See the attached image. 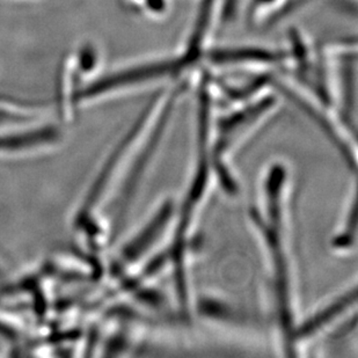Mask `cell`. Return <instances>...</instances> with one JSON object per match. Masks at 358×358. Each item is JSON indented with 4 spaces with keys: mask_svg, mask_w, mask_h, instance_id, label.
<instances>
[{
    "mask_svg": "<svg viewBox=\"0 0 358 358\" xmlns=\"http://www.w3.org/2000/svg\"><path fill=\"white\" fill-rule=\"evenodd\" d=\"M264 208L262 213H254L267 248L268 260L271 264L273 291L278 317V324L287 341V348H291V338L294 331L292 299H291V278L283 220V186L285 171L276 165L268 172L264 181Z\"/></svg>",
    "mask_w": 358,
    "mask_h": 358,
    "instance_id": "cell-1",
    "label": "cell"
},
{
    "mask_svg": "<svg viewBox=\"0 0 358 358\" xmlns=\"http://www.w3.org/2000/svg\"><path fill=\"white\" fill-rule=\"evenodd\" d=\"M199 117L201 119H199V162L190 183L189 190L187 193L186 201L183 203L181 213L178 218L174 241L171 250L174 266H176V291H178V297L182 308H187V282L186 273H185L187 234L192 223L190 218H193L194 211L196 210L199 201L202 199L203 194L206 192L208 178H209L210 164L208 162L209 155L206 151L208 120H206V103L202 105V113Z\"/></svg>",
    "mask_w": 358,
    "mask_h": 358,
    "instance_id": "cell-2",
    "label": "cell"
},
{
    "mask_svg": "<svg viewBox=\"0 0 358 358\" xmlns=\"http://www.w3.org/2000/svg\"><path fill=\"white\" fill-rule=\"evenodd\" d=\"M355 301L356 290L354 289L352 292H345L343 296L335 299L327 306H324L321 311L311 315L304 324H301L298 328H294L292 338H291L292 345L294 347V345L301 340H306L312 335L317 334L322 328L331 324V321L338 318V315H342L350 304L355 303Z\"/></svg>",
    "mask_w": 358,
    "mask_h": 358,
    "instance_id": "cell-3",
    "label": "cell"
},
{
    "mask_svg": "<svg viewBox=\"0 0 358 358\" xmlns=\"http://www.w3.org/2000/svg\"><path fill=\"white\" fill-rule=\"evenodd\" d=\"M174 213L172 203L167 202L158 210L156 216L146 224L145 227L139 232L138 236L129 243L128 250H125L124 257L130 262L138 260L143 254L151 248L153 243H156L160 234L167 227L171 217Z\"/></svg>",
    "mask_w": 358,
    "mask_h": 358,
    "instance_id": "cell-4",
    "label": "cell"
}]
</instances>
